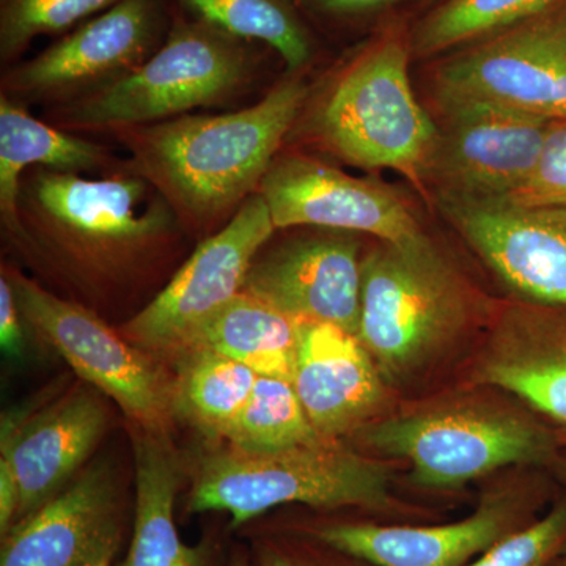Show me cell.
I'll return each mask as SVG.
<instances>
[{"label": "cell", "instance_id": "6da1fadb", "mask_svg": "<svg viewBox=\"0 0 566 566\" xmlns=\"http://www.w3.org/2000/svg\"><path fill=\"white\" fill-rule=\"evenodd\" d=\"M17 210L7 238L93 301L145 281L188 234L161 193L126 167L96 178L32 167Z\"/></svg>", "mask_w": 566, "mask_h": 566}, {"label": "cell", "instance_id": "7a4b0ae2", "mask_svg": "<svg viewBox=\"0 0 566 566\" xmlns=\"http://www.w3.org/2000/svg\"><path fill=\"white\" fill-rule=\"evenodd\" d=\"M308 92L293 76L240 111L186 114L109 134L129 153L126 169L161 193L186 233L203 240L259 192Z\"/></svg>", "mask_w": 566, "mask_h": 566}, {"label": "cell", "instance_id": "3957f363", "mask_svg": "<svg viewBox=\"0 0 566 566\" xmlns=\"http://www.w3.org/2000/svg\"><path fill=\"white\" fill-rule=\"evenodd\" d=\"M252 41L196 20L175 21L158 51L122 80L48 109L63 132L112 133L221 106L256 74Z\"/></svg>", "mask_w": 566, "mask_h": 566}, {"label": "cell", "instance_id": "277c9868", "mask_svg": "<svg viewBox=\"0 0 566 566\" xmlns=\"http://www.w3.org/2000/svg\"><path fill=\"white\" fill-rule=\"evenodd\" d=\"M400 33L368 44L335 76L311 118L315 144L349 166L390 169L416 185L427 178L438 126L409 80Z\"/></svg>", "mask_w": 566, "mask_h": 566}, {"label": "cell", "instance_id": "5b68a950", "mask_svg": "<svg viewBox=\"0 0 566 566\" xmlns=\"http://www.w3.org/2000/svg\"><path fill=\"white\" fill-rule=\"evenodd\" d=\"M392 502V475L382 461L319 439L275 452L229 446L208 453L188 504L193 513L227 512L240 527L279 505L387 510Z\"/></svg>", "mask_w": 566, "mask_h": 566}, {"label": "cell", "instance_id": "8992f818", "mask_svg": "<svg viewBox=\"0 0 566 566\" xmlns=\"http://www.w3.org/2000/svg\"><path fill=\"white\" fill-rule=\"evenodd\" d=\"M468 316L464 283L430 238L379 241L365 253L357 338L386 382L423 370L455 340Z\"/></svg>", "mask_w": 566, "mask_h": 566}, {"label": "cell", "instance_id": "52a82bcc", "mask_svg": "<svg viewBox=\"0 0 566 566\" xmlns=\"http://www.w3.org/2000/svg\"><path fill=\"white\" fill-rule=\"evenodd\" d=\"M365 447L411 465V482L460 488L509 465L538 464L553 439L534 420L491 406H450L371 420L357 431Z\"/></svg>", "mask_w": 566, "mask_h": 566}, {"label": "cell", "instance_id": "ba28073f", "mask_svg": "<svg viewBox=\"0 0 566 566\" xmlns=\"http://www.w3.org/2000/svg\"><path fill=\"white\" fill-rule=\"evenodd\" d=\"M25 324L55 349L77 375L112 398L136 428L167 433L175 417L174 381L150 353L112 329L76 301L44 289L3 264Z\"/></svg>", "mask_w": 566, "mask_h": 566}, {"label": "cell", "instance_id": "9c48e42d", "mask_svg": "<svg viewBox=\"0 0 566 566\" xmlns=\"http://www.w3.org/2000/svg\"><path fill=\"white\" fill-rule=\"evenodd\" d=\"M275 230L266 200L253 193L232 221L200 240L150 303L123 324L122 334L151 356H177L202 324L243 292L253 260Z\"/></svg>", "mask_w": 566, "mask_h": 566}, {"label": "cell", "instance_id": "30bf717a", "mask_svg": "<svg viewBox=\"0 0 566 566\" xmlns=\"http://www.w3.org/2000/svg\"><path fill=\"white\" fill-rule=\"evenodd\" d=\"M441 104L490 103L566 120V3L479 40L436 71Z\"/></svg>", "mask_w": 566, "mask_h": 566}, {"label": "cell", "instance_id": "8fae6325", "mask_svg": "<svg viewBox=\"0 0 566 566\" xmlns=\"http://www.w3.org/2000/svg\"><path fill=\"white\" fill-rule=\"evenodd\" d=\"M159 0H122L2 76V95L61 106L122 80L161 46Z\"/></svg>", "mask_w": 566, "mask_h": 566}, {"label": "cell", "instance_id": "7c38bea8", "mask_svg": "<svg viewBox=\"0 0 566 566\" xmlns=\"http://www.w3.org/2000/svg\"><path fill=\"white\" fill-rule=\"evenodd\" d=\"M259 192L277 230L314 227L397 244L424 234L406 200L385 182L353 177L303 153H279Z\"/></svg>", "mask_w": 566, "mask_h": 566}, {"label": "cell", "instance_id": "4fadbf2b", "mask_svg": "<svg viewBox=\"0 0 566 566\" xmlns=\"http://www.w3.org/2000/svg\"><path fill=\"white\" fill-rule=\"evenodd\" d=\"M427 178L444 193L504 199L526 182L551 122L490 103L441 104Z\"/></svg>", "mask_w": 566, "mask_h": 566}, {"label": "cell", "instance_id": "5bb4252c", "mask_svg": "<svg viewBox=\"0 0 566 566\" xmlns=\"http://www.w3.org/2000/svg\"><path fill=\"white\" fill-rule=\"evenodd\" d=\"M363 259L356 233L314 229L293 234L259 252L243 292L300 322L333 324L357 337Z\"/></svg>", "mask_w": 566, "mask_h": 566}, {"label": "cell", "instance_id": "9a60e30c", "mask_svg": "<svg viewBox=\"0 0 566 566\" xmlns=\"http://www.w3.org/2000/svg\"><path fill=\"white\" fill-rule=\"evenodd\" d=\"M442 214L513 292L566 307V208H524L439 192Z\"/></svg>", "mask_w": 566, "mask_h": 566}, {"label": "cell", "instance_id": "2e32d148", "mask_svg": "<svg viewBox=\"0 0 566 566\" xmlns=\"http://www.w3.org/2000/svg\"><path fill=\"white\" fill-rule=\"evenodd\" d=\"M523 495L488 494L464 520L436 526L331 524L312 532L316 542L374 566H468L506 535L531 523ZM534 521V520H532Z\"/></svg>", "mask_w": 566, "mask_h": 566}, {"label": "cell", "instance_id": "e0dca14e", "mask_svg": "<svg viewBox=\"0 0 566 566\" xmlns=\"http://www.w3.org/2000/svg\"><path fill=\"white\" fill-rule=\"evenodd\" d=\"M118 539L114 476L107 465H93L10 528L0 566H88Z\"/></svg>", "mask_w": 566, "mask_h": 566}, {"label": "cell", "instance_id": "ac0fdd59", "mask_svg": "<svg viewBox=\"0 0 566 566\" xmlns=\"http://www.w3.org/2000/svg\"><path fill=\"white\" fill-rule=\"evenodd\" d=\"M292 382L316 433L329 441L356 434L385 400L374 357L333 324H305Z\"/></svg>", "mask_w": 566, "mask_h": 566}, {"label": "cell", "instance_id": "d6986e66", "mask_svg": "<svg viewBox=\"0 0 566 566\" xmlns=\"http://www.w3.org/2000/svg\"><path fill=\"white\" fill-rule=\"evenodd\" d=\"M106 427V406L87 390L66 395L29 422L3 419L0 453L13 464L20 486L17 523L69 486Z\"/></svg>", "mask_w": 566, "mask_h": 566}, {"label": "cell", "instance_id": "ffe728a7", "mask_svg": "<svg viewBox=\"0 0 566 566\" xmlns=\"http://www.w3.org/2000/svg\"><path fill=\"white\" fill-rule=\"evenodd\" d=\"M475 379L566 424V326L538 311L510 312Z\"/></svg>", "mask_w": 566, "mask_h": 566}, {"label": "cell", "instance_id": "44dd1931", "mask_svg": "<svg viewBox=\"0 0 566 566\" xmlns=\"http://www.w3.org/2000/svg\"><path fill=\"white\" fill-rule=\"evenodd\" d=\"M32 167L107 175L125 163L104 145L55 128L29 114L24 104L0 95V219L7 237L17 233L21 178Z\"/></svg>", "mask_w": 566, "mask_h": 566}, {"label": "cell", "instance_id": "7402d4cb", "mask_svg": "<svg viewBox=\"0 0 566 566\" xmlns=\"http://www.w3.org/2000/svg\"><path fill=\"white\" fill-rule=\"evenodd\" d=\"M134 458L136 520L132 546L120 566H203V547L182 543L175 526L182 464L167 433L137 428Z\"/></svg>", "mask_w": 566, "mask_h": 566}, {"label": "cell", "instance_id": "603a6c76", "mask_svg": "<svg viewBox=\"0 0 566 566\" xmlns=\"http://www.w3.org/2000/svg\"><path fill=\"white\" fill-rule=\"evenodd\" d=\"M305 324L241 292L202 324L180 353L210 349L252 368L256 375L292 381Z\"/></svg>", "mask_w": 566, "mask_h": 566}, {"label": "cell", "instance_id": "cb8c5ba5", "mask_svg": "<svg viewBox=\"0 0 566 566\" xmlns=\"http://www.w3.org/2000/svg\"><path fill=\"white\" fill-rule=\"evenodd\" d=\"M259 375L210 349H186L177 356L175 416L211 438L226 436L251 397Z\"/></svg>", "mask_w": 566, "mask_h": 566}, {"label": "cell", "instance_id": "d4e9b609", "mask_svg": "<svg viewBox=\"0 0 566 566\" xmlns=\"http://www.w3.org/2000/svg\"><path fill=\"white\" fill-rule=\"evenodd\" d=\"M196 20L238 39L273 48L289 71L312 57V41L289 0H177Z\"/></svg>", "mask_w": 566, "mask_h": 566}, {"label": "cell", "instance_id": "484cf974", "mask_svg": "<svg viewBox=\"0 0 566 566\" xmlns=\"http://www.w3.org/2000/svg\"><path fill=\"white\" fill-rule=\"evenodd\" d=\"M223 439L243 452H275L323 438L308 420L290 379L259 375L248 403Z\"/></svg>", "mask_w": 566, "mask_h": 566}, {"label": "cell", "instance_id": "4316f807", "mask_svg": "<svg viewBox=\"0 0 566 566\" xmlns=\"http://www.w3.org/2000/svg\"><path fill=\"white\" fill-rule=\"evenodd\" d=\"M564 0H446L415 33L412 51L433 55L531 20Z\"/></svg>", "mask_w": 566, "mask_h": 566}, {"label": "cell", "instance_id": "83f0119b", "mask_svg": "<svg viewBox=\"0 0 566 566\" xmlns=\"http://www.w3.org/2000/svg\"><path fill=\"white\" fill-rule=\"evenodd\" d=\"M122 0H0V61L14 65L33 40L76 29Z\"/></svg>", "mask_w": 566, "mask_h": 566}, {"label": "cell", "instance_id": "f1b7e54d", "mask_svg": "<svg viewBox=\"0 0 566 566\" xmlns=\"http://www.w3.org/2000/svg\"><path fill=\"white\" fill-rule=\"evenodd\" d=\"M566 547V504L495 543L468 566H549Z\"/></svg>", "mask_w": 566, "mask_h": 566}, {"label": "cell", "instance_id": "f546056e", "mask_svg": "<svg viewBox=\"0 0 566 566\" xmlns=\"http://www.w3.org/2000/svg\"><path fill=\"white\" fill-rule=\"evenodd\" d=\"M497 200L524 208H566V120L551 122L531 177Z\"/></svg>", "mask_w": 566, "mask_h": 566}, {"label": "cell", "instance_id": "4dcf8cb0", "mask_svg": "<svg viewBox=\"0 0 566 566\" xmlns=\"http://www.w3.org/2000/svg\"><path fill=\"white\" fill-rule=\"evenodd\" d=\"M24 318L6 274L0 277V345L9 356H20L24 346Z\"/></svg>", "mask_w": 566, "mask_h": 566}, {"label": "cell", "instance_id": "1f68e13d", "mask_svg": "<svg viewBox=\"0 0 566 566\" xmlns=\"http://www.w3.org/2000/svg\"><path fill=\"white\" fill-rule=\"evenodd\" d=\"M18 506H20V486L13 464L6 455L0 453V532L2 536L9 534L10 528L17 524Z\"/></svg>", "mask_w": 566, "mask_h": 566}, {"label": "cell", "instance_id": "d6a6232c", "mask_svg": "<svg viewBox=\"0 0 566 566\" xmlns=\"http://www.w3.org/2000/svg\"><path fill=\"white\" fill-rule=\"evenodd\" d=\"M345 556V554H344ZM262 566H374L367 562L345 556L340 560L335 558L312 557L307 554H296L279 547H264L260 556Z\"/></svg>", "mask_w": 566, "mask_h": 566}, {"label": "cell", "instance_id": "836d02e7", "mask_svg": "<svg viewBox=\"0 0 566 566\" xmlns=\"http://www.w3.org/2000/svg\"><path fill=\"white\" fill-rule=\"evenodd\" d=\"M316 9L333 14H360L385 9L398 0H311Z\"/></svg>", "mask_w": 566, "mask_h": 566}, {"label": "cell", "instance_id": "e575fe53", "mask_svg": "<svg viewBox=\"0 0 566 566\" xmlns=\"http://www.w3.org/2000/svg\"><path fill=\"white\" fill-rule=\"evenodd\" d=\"M117 547H109V549L104 551L103 554H99L98 557L95 558V560L92 562L88 566H111L112 558H114L115 553H117Z\"/></svg>", "mask_w": 566, "mask_h": 566}, {"label": "cell", "instance_id": "d590c367", "mask_svg": "<svg viewBox=\"0 0 566 566\" xmlns=\"http://www.w3.org/2000/svg\"><path fill=\"white\" fill-rule=\"evenodd\" d=\"M233 566H248V565H244L243 562H234Z\"/></svg>", "mask_w": 566, "mask_h": 566}, {"label": "cell", "instance_id": "8d00e7d4", "mask_svg": "<svg viewBox=\"0 0 566 566\" xmlns=\"http://www.w3.org/2000/svg\"><path fill=\"white\" fill-rule=\"evenodd\" d=\"M564 566H566V562H565V565H564Z\"/></svg>", "mask_w": 566, "mask_h": 566}]
</instances>
